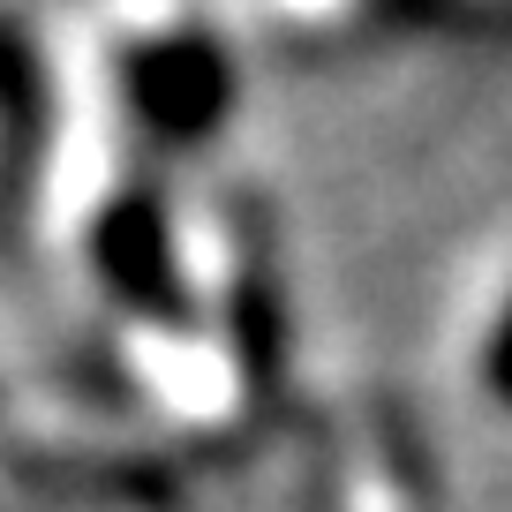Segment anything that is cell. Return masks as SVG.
Instances as JSON below:
<instances>
[{"mask_svg": "<svg viewBox=\"0 0 512 512\" xmlns=\"http://www.w3.org/2000/svg\"><path fill=\"white\" fill-rule=\"evenodd\" d=\"M490 392L512 400V309H505V324H497V339H490Z\"/></svg>", "mask_w": 512, "mask_h": 512, "instance_id": "2", "label": "cell"}, {"mask_svg": "<svg viewBox=\"0 0 512 512\" xmlns=\"http://www.w3.org/2000/svg\"><path fill=\"white\" fill-rule=\"evenodd\" d=\"M128 91H136V113H144L159 136H211L219 113H226L234 76H226L211 38H166V46L136 53Z\"/></svg>", "mask_w": 512, "mask_h": 512, "instance_id": "1", "label": "cell"}]
</instances>
